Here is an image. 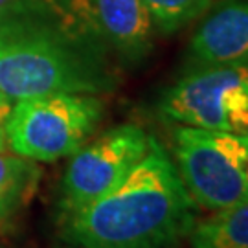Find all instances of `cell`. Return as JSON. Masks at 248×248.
<instances>
[{"mask_svg":"<svg viewBox=\"0 0 248 248\" xmlns=\"http://www.w3.org/2000/svg\"><path fill=\"white\" fill-rule=\"evenodd\" d=\"M108 53L64 0H13L0 9V89L11 101L112 92Z\"/></svg>","mask_w":248,"mask_h":248,"instance_id":"cell-1","label":"cell"},{"mask_svg":"<svg viewBox=\"0 0 248 248\" xmlns=\"http://www.w3.org/2000/svg\"><path fill=\"white\" fill-rule=\"evenodd\" d=\"M197 222V202L175 162L151 136L149 149L108 193L64 213L62 237L74 248H173Z\"/></svg>","mask_w":248,"mask_h":248,"instance_id":"cell-2","label":"cell"},{"mask_svg":"<svg viewBox=\"0 0 248 248\" xmlns=\"http://www.w3.org/2000/svg\"><path fill=\"white\" fill-rule=\"evenodd\" d=\"M103 112L94 94L57 92L13 101L4 122L8 149L33 162L72 156L96 133Z\"/></svg>","mask_w":248,"mask_h":248,"instance_id":"cell-3","label":"cell"},{"mask_svg":"<svg viewBox=\"0 0 248 248\" xmlns=\"http://www.w3.org/2000/svg\"><path fill=\"white\" fill-rule=\"evenodd\" d=\"M173 155L191 199L219 212L248 199V136L177 125Z\"/></svg>","mask_w":248,"mask_h":248,"instance_id":"cell-4","label":"cell"},{"mask_svg":"<svg viewBox=\"0 0 248 248\" xmlns=\"http://www.w3.org/2000/svg\"><path fill=\"white\" fill-rule=\"evenodd\" d=\"M158 110L177 125L247 134L248 66L197 64L164 92Z\"/></svg>","mask_w":248,"mask_h":248,"instance_id":"cell-5","label":"cell"},{"mask_svg":"<svg viewBox=\"0 0 248 248\" xmlns=\"http://www.w3.org/2000/svg\"><path fill=\"white\" fill-rule=\"evenodd\" d=\"M149 134L134 124L116 125L72 155L62 177V213H72L108 193L149 149Z\"/></svg>","mask_w":248,"mask_h":248,"instance_id":"cell-6","label":"cell"},{"mask_svg":"<svg viewBox=\"0 0 248 248\" xmlns=\"http://www.w3.org/2000/svg\"><path fill=\"white\" fill-rule=\"evenodd\" d=\"M79 17L124 62L136 64L153 50L155 24L142 0H72Z\"/></svg>","mask_w":248,"mask_h":248,"instance_id":"cell-7","label":"cell"},{"mask_svg":"<svg viewBox=\"0 0 248 248\" xmlns=\"http://www.w3.org/2000/svg\"><path fill=\"white\" fill-rule=\"evenodd\" d=\"M189 41L197 64L248 66V0H219Z\"/></svg>","mask_w":248,"mask_h":248,"instance_id":"cell-8","label":"cell"},{"mask_svg":"<svg viewBox=\"0 0 248 248\" xmlns=\"http://www.w3.org/2000/svg\"><path fill=\"white\" fill-rule=\"evenodd\" d=\"M41 178L37 162L0 151V222L15 217L33 195Z\"/></svg>","mask_w":248,"mask_h":248,"instance_id":"cell-9","label":"cell"},{"mask_svg":"<svg viewBox=\"0 0 248 248\" xmlns=\"http://www.w3.org/2000/svg\"><path fill=\"white\" fill-rule=\"evenodd\" d=\"M191 248H248V199L195 222Z\"/></svg>","mask_w":248,"mask_h":248,"instance_id":"cell-10","label":"cell"},{"mask_svg":"<svg viewBox=\"0 0 248 248\" xmlns=\"http://www.w3.org/2000/svg\"><path fill=\"white\" fill-rule=\"evenodd\" d=\"M155 30L160 35H173L193 20L202 17L213 0H142Z\"/></svg>","mask_w":248,"mask_h":248,"instance_id":"cell-11","label":"cell"},{"mask_svg":"<svg viewBox=\"0 0 248 248\" xmlns=\"http://www.w3.org/2000/svg\"><path fill=\"white\" fill-rule=\"evenodd\" d=\"M11 105H13V101H11V99L2 92V89H0V124L6 122L9 110H11Z\"/></svg>","mask_w":248,"mask_h":248,"instance_id":"cell-12","label":"cell"},{"mask_svg":"<svg viewBox=\"0 0 248 248\" xmlns=\"http://www.w3.org/2000/svg\"><path fill=\"white\" fill-rule=\"evenodd\" d=\"M0 151H8V138L4 131V124H0Z\"/></svg>","mask_w":248,"mask_h":248,"instance_id":"cell-13","label":"cell"},{"mask_svg":"<svg viewBox=\"0 0 248 248\" xmlns=\"http://www.w3.org/2000/svg\"><path fill=\"white\" fill-rule=\"evenodd\" d=\"M11 2H13V0H0V9L6 8V6H8V4H11Z\"/></svg>","mask_w":248,"mask_h":248,"instance_id":"cell-14","label":"cell"},{"mask_svg":"<svg viewBox=\"0 0 248 248\" xmlns=\"http://www.w3.org/2000/svg\"><path fill=\"white\" fill-rule=\"evenodd\" d=\"M247 136H248V131H247Z\"/></svg>","mask_w":248,"mask_h":248,"instance_id":"cell-15","label":"cell"}]
</instances>
